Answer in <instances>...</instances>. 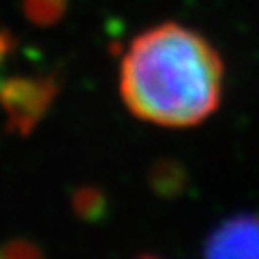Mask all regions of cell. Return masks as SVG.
Listing matches in <instances>:
<instances>
[{
    "label": "cell",
    "mask_w": 259,
    "mask_h": 259,
    "mask_svg": "<svg viewBox=\"0 0 259 259\" xmlns=\"http://www.w3.org/2000/svg\"><path fill=\"white\" fill-rule=\"evenodd\" d=\"M223 62L200 33L161 23L131 42L121 64L129 111L161 127H194L219 106Z\"/></svg>",
    "instance_id": "6da1fadb"
},
{
    "label": "cell",
    "mask_w": 259,
    "mask_h": 259,
    "mask_svg": "<svg viewBox=\"0 0 259 259\" xmlns=\"http://www.w3.org/2000/svg\"><path fill=\"white\" fill-rule=\"evenodd\" d=\"M60 84L54 75H19L0 84V110L12 133L27 137L50 110Z\"/></svg>",
    "instance_id": "7a4b0ae2"
},
{
    "label": "cell",
    "mask_w": 259,
    "mask_h": 259,
    "mask_svg": "<svg viewBox=\"0 0 259 259\" xmlns=\"http://www.w3.org/2000/svg\"><path fill=\"white\" fill-rule=\"evenodd\" d=\"M205 257H259V213L229 217L207 236Z\"/></svg>",
    "instance_id": "3957f363"
},
{
    "label": "cell",
    "mask_w": 259,
    "mask_h": 259,
    "mask_svg": "<svg viewBox=\"0 0 259 259\" xmlns=\"http://www.w3.org/2000/svg\"><path fill=\"white\" fill-rule=\"evenodd\" d=\"M67 0H23L25 18L38 27H50L64 18Z\"/></svg>",
    "instance_id": "277c9868"
},
{
    "label": "cell",
    "mask_w": 259,
    "mask_h": 259,
    "mask_svg": "<svg viewBox=\"0 0 259 259\" xmlns=\"http://www.w3.org/2000/svg\"><path fill=\"white\" fill-rule=\"evenodd\" d=\"M73 211L84 221H98L106 213V196L94 186H81L71 198Z\"/></svg>",
    "instance_id": "5b68a950"
},
{
    "label": "cell",
    "mask_w": 259,
    "mask_h": 259,
    "mask_svg": "<svg viewBox=\"0 0 259 259\" xmlns=\"http://www.w3.org/2000/svg\"><path fill=\"white\" fill-rule=\"evenodd\" d=\"M185 171L175 161H161L154 167L150 183L161 196H173L185 186Z\"/></svg>",
    "instance_id": "8992f818"
},
{
    "label": "cell",
    "mask_w": 259,
    "mask_h": 259,
    "mask_svg": "<svg viewBox=\"0 0 259 259\" xmlns=\"http://www.w3.org/2000/svg\"><path fill=\"white\" fill-rule=\"evenodd\" d=\"M42 255V251L37 244L29 240H12L8 244H4L0 248V257L4 259H29V257H38Z\"/></svg>",
    "instance_id": "52a82bcc"
},
{
    "label": "cell",
    "mask_w": 259,
    "mask_h": 259,
    "mask_svg": "<svg viewBox=\"0 0 259 259\" xmlns=\"http://www.w3.org/2000/svg\"><path fill=\"white\" fill-rule=\"evenodd\" d=\"M16 47V40L10 35V31H2L0 29V64L10 56V52Z\"/></svg>",
    "instance_id": "ba28073f"
}]
</instances>
